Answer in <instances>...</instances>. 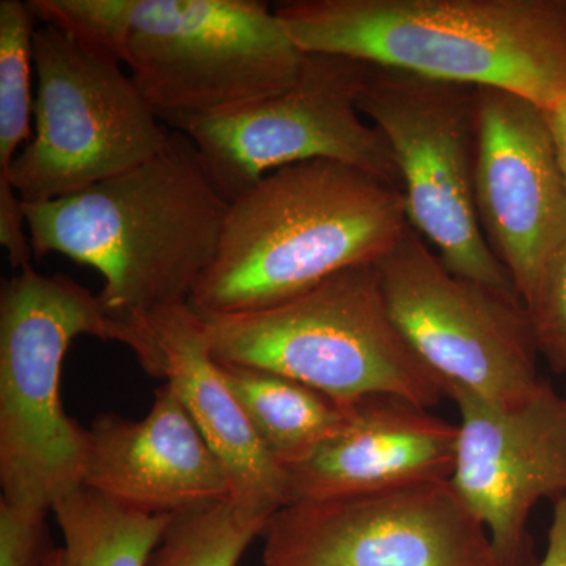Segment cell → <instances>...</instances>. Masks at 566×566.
<instances>
[{"instance_id":"1","label":"cell","mask_w":566,"mask_h":566,"mask_svg":"<svg viewBox=\"0 0 566 566\" xmlns=\"http://www.w3.org/2000/svg\"><path fill=\"white\" fill-rule=\"evenodd\" d=\"M229 200L180 132L128 172L51 202L24 205L33 259L61 253L98 271L107 314L128 327L189 303L221 243Z\"/></svg>"},{"instance_id":"2","label":"cell","mask_w":566,"mask_h":566,"mask_svg":"<svg viewBox=\"0 0 566 566\" xmlns=\"http://www.w3.org/2000/svg\"><path fill=\"white\" fill-rule=\"evenodd\" d=\"M36 20L128 69L170 128L230 114L296 81L304 52L260 0H29Z\"/></svg>"},{"instance_id":"3","label":"cell","mask_w":566,"mask_h":566,"mask_svg":"<svg viewBox=\"0 0 566 566\" xmlns=\"http://www.w3.org/2000/svg\"><path fill=\"white\" fill-rule=\"evenodd\" d=\"M275 13L304 54L499 88L546 111L566 99V0H293Z\"/></svg>"},{"instance_id":"4","label":"cell","mask_w":566,"mask_h":566,"mask_svg":"<svg viewBox=\"0 0 566 566\" xmlns=\"http://www.w3.org/2000/svg\"><path fill=\"white\" fill-rule=\"evenodd\" d=\"M408 227L403 193L374 175L327 159L281 167L229 203L189 304L202 316L270 307L378 262Z\"/></svg>"},{"instance_id":"5","label":"cell","mask_w":566,"mask_h":566,"mask_svg":"<svg viewBox=\"0 0 566 566\" xmlns=\"http://www.w3.org/2000/svg\"><path fill=\"white\" fill-rule=\"evenodd\" d=\"M92 335L132 346L99 294L32 266L0 292V485L2 501L52 512L84 486L87 428L63 409L61 376L71 342Z\"/></svg>"},{"instance_id":"6","label":"cell","mask_w":566,"mask_h":566,"mask_svg":"<svg viewBox=\"0 0 566 566\" xmlns=\"http://www.w3.org/2000/svg\"><path fill=\"white\" fill-rule=\"evenodd\" d=\"M202 319L219 364L273 371L342 403L390 395L430 409L446 395L395 326L375 263L270 307Z\"/></svg>"},{"instance_id":"7","label":"cell","mask_w":566,"mask_h":566,"mask_svg":"<svg viewBox=\"0 0 566 566\" xmlns=\"http://www.w3.org/2000/svg\"><path fill=\"white\" fill-rule=\"evenodd\" d=\"M359 111L392 151L409 227L453 274L520 297L476 214V87L367 63Z\"/></svg>"},{"instance_id":"8","label":"cell","mask_w":566,"mask_h":566,"mask_svg":"<svg viewBox=\"0 0 566 566\" xmlns=\"http://www.w3.org/2000/svg\"><path fill=\"white\" fill-rule=\"evenodd\" d=\"M33 136L9 175L22 203L84 191L166 147L172 132L122 63L41 24L33 35Z\"/></svg>"},{"instance_id":"9","label":"cell","mask_w":566,"mask_h":566,"mask_svg":"<svg viewBox=\"0 0 566 566\" xmlns=\"http://www.w3.org/2000/svg\"><path fill=\"white\" fill-rule=\"evenodd\" d=\"M375 266L395 326L446 395L515 403L545 382L520 297L453 274L411 227Z\"/></svg>"},{"instance_id":"10","label":"cell","mask_w":566,"mask_h":566,"mask_svg":"<svg viewBox=\"0 0 566 566\" xmlns=\"http://www.w3.org/2000/svg\"><path fill=\"white\" fill-rule=\"evenodd\" d=\"M367 63L304 54L296 81L243 109L175 126L192 142L229 202L281 167L327 159L356 167L400 189L382 134L359 111Z\"/></svg>"},{"instance_id":"11","label":"cell","mask_w":566,"mask_h":566,"mask_svg":"<svg viewBox=\"0 0 566 566\" xmlns=\"http://www.w3.org/2000/svg\"><path fill=\"white\" fill-rule=\"evenodd\" d=\"M264 535L266 566H499L450 480L294 502Z\"/></svg>"},{"instance_id":"12","label":"cell","mask_w":566,"mask_h":566,"mask_svg":"<svg viewBox=\"0 0 566 566\" xmlns=\"http://www.w3.org/2000/svg\"><path fill=\"white\" fill-rule=\"evenodd\" d=\"M447 397L460 415L453 490L486 528L499 566H538L527 524L536 504L566 494V397L546 381L515 403Z\"/></svg>"},{"instance_id":"13","label":"cell","mask_w":566,"mask_h":566,"mask_svg":"<svg viewBox=\"0 0 566 566\" xmlns=\"http://www.w3.org/2000/svg\"><path fill=\"white\" fill-rule=\"evenodd\" d=\"M476 99V214L524 301L566 238V177L546 109L499 88Z\"/></svg>"},{"instance_id":"14","label":"cell","mask_w":566,"mask_h":566,"mask_svg":"<svg viewBox=\"0 0 566 566\" xmlns=\"http://www.w3.org/2000/svg\"><path fill=\"white\" fill-rule=\"evenodd\" d=\"M137 360L166 381L221 460L238 515L266 531L289 505V475L256 438L211 354L202 316L189 303L161 308L136 326Z\"/></svg>"},{"instance_id":"15","label":"cell","mask_w":566,"mask_h":566,"mask_svg":"<svg viewBox=\"0 0 566 566\" xmlns=\"http://www.w3.org/2000/svg\"><path fill=\"white\" fill-rule=\"evenodd\" d=\"M84 486L145 515L230 501L226 468L169 386L147 417L102 415L87 428Z\"/></svg>"},{"instance_id":"16","label":"cell","mask_w":566,"mask_h":566,"mask_svg":"<svg viewBox=\"0 0 566 566\" xmlns=\"http://www.w3.org/2000/svg\"><path fill=\"white\" fill-rule=\"evenodd\" d=\"M457 424L390 395L353 403L344 427L286 471L289 505L447 482L455 465Z\"/></svg>"},{"instance_id":"17","label":"cell","mask_w":566,"mask_h":566,"mask_svg":"<svg viewBox=\"0 0 566 566\" xmlns=\"http://www.w3.org/2000/svg\"><path fill=\"white\" fill-rule=\"evenodd\" d=\"M219 365L256 438L285 471L314 455L344 427L352 411L353 403H342L286 376Z\"/></svg>"},{"instance_id":"18","label":"cell","mask_w":566,"mask_h":566,"mask_svg":"<svg viewBox=\"0 0 566 566\" xmlns=\"http://www.w3.org/2000/svg\"><path fill=\"white\" fill-rule=\"evenodd\" d=\"M63 535L62 549L46 566H147L174 515H145L87 486L52 506Z\"/></svg>"},{"instance_id":"19","label":"cell","mask_w":566,"mask_h":566,"mask_svg":"<svg viewBox=\"0 0 566 566\" xmlns=\"http://www.w3.org/2000/svg\"><path fill=\"white\" fill-rule=\"evenodd\" d=\"M36 17L29 2H0V181H10L14 159L33 136V35Z\"/></svg>"},{"instance_id":"20","label":"cell","mask_w":566,"mask_h":566,"mask_svg":"<svg viewBox=\"0 0 566 566\" xmlns=\"http://www.w3.org/2000/svg\"><path fill=\"white\" fill-rule=\"evenodd\" d=\"M262 534L230 501L208 502L172 516L147 566H237Z\"/></svg>"},{"instance_id":"21","label":"cell","mask_w":566,"mask_h":566,"mask_svg":"<svg viewBox=\"0 0 566 566\" xmlns=\"http://www.w3.org/2000/svg\"><path fill=\"white\" fill-rule=\"evenodd\" d=\"M539 356L566 375V238L523 301Z\"/></svg>"},{"instance_id":"22","label":"cell","mask_w":566,"mask_h":566,"mask_svg":"<svg viewBox=\"0 0 566 566\" xmlns=\"http://www.w3.org/2000/svg\"><path fill=\"white\" fill-rule=\"evenodd\" d=\"M48 513L0 499V566H46Z\"/></svg>"},{"instance_id":"23","label":"cell","mask_w":566,"mask_h":566,"mask_svg":"<svg viewBox=\"0 0 566 566\" xmlns=\"http://www.w3.org/2000/svg\"><path fill=\"white\" fill-rule=\"evenodd\" d=\"M538 566H566V494L554 502L546 554Z\"/></svg>"},{"instance_id":"24","label":"cell","mask_w":566,"mask_h":566,"mask_svg":"<svg viewBox=\"0 0 566 566\" xmlns=\"http://www.w3.org/2000/svg\"><path fill=\"white\" fill-rule=\"evenodd\" d=\"M546 112L551 128H553L554 139H556L562 169H564L566 177V99L557 103L556 106L551 107Z\"/></svg>"},{"instance_id":"25","label":"cell","mask_w":566,"mask_h":566,"mask_svg":"<svg viewBox=\"0 0 566 566\" xmlns=\"http://www.w3.org/2000/svg\"><path fill=\"white\" fill-rule=\"evenodd\" d=\"M565 378H566V375H565ZM565 397H566V395H565Z\"/></svg>"}]
</instances>
